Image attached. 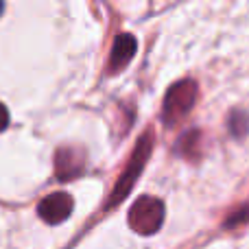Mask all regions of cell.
Returning a JSON list of instances; mask_svg holds the SVG:
<instances>
[{
	"label": "cell",
	"mask_w": 249,
	"mask_h": 249,
	"mask_svg": "<svg viewBox=\"0 0 249 249\" xmlns=\"http://www.w3.org/2000/svg\"><path fill=\"white\" fill-rule=\"evenodd\" d=\"M129 225L142 236L155 234L164 223V203L155 197H140L129 210Z\"/></svg>",
	"instance_id": "obj_1"
},
{
	"label": "cell",
	"mask_w": 249,
	"mask_h": 249,
	"mask_svg": "<svg viewBox=\"0 0 249 249\" xmlns=\"http://www.w3.org/2000/svg\"><path fill=\"white\" fill-rule=\"evenodd\" d=\"M195 96H197V88L193 81H181L173 86L164 99V121L173 124L181 116H186L195 103Z\"/></svg>",
	"instance_id": "obj_2"
},
{
	"label": "cell",
	"mask_w": 249,
	"mask_h": 249,
	"mask_svg": "<svg viewBox=\"0 0 249 249\" xmlns=\"http://www.w3.org/2000/svg\"><path fill=\"white\" fill-rule=\"evenodd\" d=\"M72 208H74V201L68 193H51L48 197H44L39 201L37 214L48 225H59L72 214Z\"/></svg>",
	"instance_id": "obj_3"
},
{
	"label": "cell",
	"mask_w": 249,
	"mask_h": 249,
	"mask_svg": "<svg viewBox=\"0 0 249 249\" xmlns=\"http://www.w3.org/2000/svg\"><path fill=\"white\" fill-rule=\"evenodd\" d=\"M55 168H57V177H59V179H72V177H79V173L83 171V160L79 158V151L61 149L59 153H57Z\"/></svg>",
	"instance_id": "obj_5"
},
{
	"label": "cell",
	"mask_w": 249,
	"mask_h": 249,
	"mask_svg": "<svg viewBox=\"0 0 249 249\" xmlns=\"http://www.w3.org/2000/svg\"><path fill=\"white\" fill-rule=\"evenodd\" d=\"M2 11H4V0H0V16H2Z\"/></svg>",
	"instance_id": "obj_7"
},
{
	"label": "cell",
	"mask_w": 249,
	"mask_h": 249,
	"mask_svg": "<svg viewBox=\"0 0 249 249\" xmlns=\"http://www.w3.org/2000/svg\"><path fill=\"white\" fill-rule=\"evenodd\" d=\"M136 48H138V42L133 35H118L116 42H114L112 46V55H109V72H118V70H123L124 66L131 61V57L136 55Z\"/></svg>",
	"instance_id": "obj_4"
},
{
	"label": "cell",
	"mask_w": 249,
	"mask_h": 249,
	"mask_svg": "<svg viewBox=\"0 0 249 249\" xmlns=\"http://www.w3.org/2000/svg\"><path fill=\"white\" fill-rule=\"evenodd\" d=\"M7 127H9V109L0 103V131H4Z\"/></svg>",
	"instance_id": "obj_6"
}]
</instances>
